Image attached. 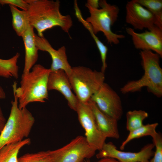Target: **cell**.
<instances>
[{"instance_id":"obj_19","label":"cell","mask_w":162,"mask_h":162,"mask_svg":"<svg viewBox=\"0 0 162 162\" xmlns=\"http://www.w3.org/2000/svg\"><path fill=\"white\" fill-rule=\"evenodd\" d=\"M20 54L17 52L10 58H0V76L6 78L13 77L17 79L19 77V67L17 62Z\"/></svg>"},{"instance_id":"obj_13","label":"cell","mask_w":162,"mask_h":162,"mask_svg":"<svg viewBox=\"0 0 162 162\" xmlns=\"http://www.w3.org/2000/svg\"><path fill=\"white\" fill-rule=\"evenodd\" d=\"M35 40L38 50L46 52L50 56L52 60L50 68L51 71L62 70L65 72L68 76H69L71 72L72 67L68 62L65 47L62 46L56 50L44 36L40 37L35 34Z\"/></svg>"},{"instance_id":"obj_5","label":"cell","mask_w":162,"mask_h":162,"mask_svg":"<svg viewBox=\"0 0 162 162\" xmlns=\"http://www.w3.org/2000/svg\"><path fill=\"white\" fill-rule=\"evenodd\" d=\"M100 8L95 9L86 3V6L90 13V16L86 20L91 25L93 32L95 34L99 32H103L108 43L117 44L119 39L125 38L122 34L113 32L111 28L117 20L119 10L115 5H111L105 0L99 1Z\"/></svg>"},{"instance_id":"obj_9","label":"cell","mask_w":162,"mask_h":162,"mask_svg":"<svg viewBox=\"0 0 162 162\" xmlns=\"http://www.w3.org/2000/svg\"><path fill=\"white\" fill-rule=\"evenodd\" d=\"M90 99L107 115L118 121L122 118L123 109L121 98L107 83L104 82Z\"/></svg>"},{"instance_id":"obj_7","label":"cell","mask_w":162,"mask_h":162,"mask_svg":"<svg viewBox=\"0 0 162 162\" xmlns=\"http://www.w3.org/2000/svg\"><path fill=\"white\" fill-rule=\"evenodd\" d=\"M96 151L82 136H77L60 148L49 150L52 162H82L85 159L93 156Z\"/></svg>"},{"instance_id":"obj_21","label":"cell","mask_w":162,"mask_h":162,"mask_svg":"<svg viewBox=\"0 0 162 162\" xmlns=\"http://www.w3.org/2000/svg\"><path fill=\"white\" fill-rule=\"evenodd\" d=\"M135 0L153 14L154 17V25L162 29V0Z\"/></svg>"},{"instance_id":"obj_23","label":"cell","mask_w":162,"mask_h":162,"mask_svg":"<svg viewBox=\"0 0 162 162\" xmlns=\"http://www.w3.org/2000/svg\"><path fill=\"white\" fill-rule=\"evenodd\" d=\"M17 162H52L49 150L27 153L18 158Z\"/></svg>"},{"instance_id":"obj_32","label":"cell","mask_w":162,"mask_h":162,"mask_svg":"<svg viewBox=\"0 0 162 162\" xmlns=\"http://www.w3.org/2000/svg\"><path fill=\"white\" fill-rule=\"evenodd\" d=\"M82 162H85L84 160L83 161H82Z\"/></svg>"},{"instance_id":"obj_10","label":"cell","mask_w":162,"mask_h":162,"mask_svg":"<svg viewBox=\"0 0 162 162\" xmlns=\"http://www.w3.org/2000/svg\"><path fill=\"white\" fill-rule=\"evenodd\" d=\"M154 147L153 143L148 144L137 152H125L117 149L112 142L105 143L96 154L97 158L109 157L115 158L120 162H150L153 156Z\"/></svg>"},{"instance_id":"obj_2","label":"cell","mask_w":162,"mask_h":162,"mask_svg":"<svg viewBox=\"0 0 162 162\" xmlns=\"http://www.w3.org/2000/svg\"><path fill=\"white\" fill-rule=\"evenodd\" d=\"M32 69L28 74H22L20 86L17 87L16 82L12 85L20 109L26 107L32 102H44L48 98L47 85L51 71L50 69L35 64Z\"/></svg>"},{"instance_id":"obj_18","label":"cell","mask_w":162,"mask_h":162,"mask_svg":"<svg viewBox=\"0 0 162 162\" xmlns=\"http://www.w3.org/2000/svg\"><path fill=\"white\" fill-rule=\"evenodd\" d=\"M9 6L12 15L13 28L17 35L21 37L30 25L27 11L20 10L13 6Z\"/></svg>"},{"instance_id":"obj_3","label":"cell","mask_w":162,"mask_h":162,"mask_svg":"<svg viewBox=\"0 0 162 162\" xmlns=\"http://www.w3.org/2000/svg\"><path fill=\"white\" fill-rule=\"evenodd\" d=\"M141 64L144 70L142 77L128 81L120 89L123 94L140 91L143 87L158 98L162 96V69L160 56L150 50L140 51Z\"/></svg>"},{"instance_id":"obj_15","label":"cell","mask_w":162,"mask_h":162,"mask_svg":"<svg viewBox=\"0 0 162 162\" xmlns=\"http://www.w3.org/2000/svg\"><path fill=\"white\" fill-rule=\"evenodd\" d=\"M88 103L93 112L98 127L104 136L118 139L119 137L118 121L100 110L91 99Z\"/></svg>"},{"instance_id":"obj_27","label":"cell","mask_w":162,"mask_h":162,"mask_svg":"<svg viewBox=\"0 0 162 162\" xmlns=\"http://www.w3.org/2000/svg\"><path fill=\"white\" fill-rule=\"evenodd\" d=\"M6 121L0 106V134L6 123Z\"/></svg>"},{"instance_id":"obj_17","label":"cell","mask_w":162,"mask_h":162,"mask_svg":"<svg viewBox=\"0 0 162 162\" xmlns=\"http://www.w3.org/2000/svg\"><path fill=\"white\" fill-rule=\"evenodd\" d=\"M31 139L26 138L17 142L6 145L0 149V162H17L20 150L30 144Z\"/></svg>"},{"instance_id":"obj_25","label":"cell","mask_w":162,"mask_h":162,"mask_svg":"<svg viewBox=\"0 0 162 162\" xmlns=\"http://www.w3.org/2000/svg\"><path fill=\"white\" fill-rule=\"evenodd\" d=\"M155 147L153 157L150 162H162V138L161 135L157 133L152 137Z\"/></svg>"},{"instance_id":"obj_33","label":"cell","mask_w":162,"mask_h":162,"mask_svg":"<svg viewBox=\"0 0 162 162\" xmlns=\"http://www.w3.org/2000/svg\"><path fill=\"white\" fill-rule=\"evenodd\" d=\"M0 9H1V8H0Z\"/></svg>"},{"instance_id":"obj_4","label":"cell","mask_w":162,"mask_h":162,"mask_svg":"<svg viewBox=\"0 0 162 162\" xmlns=\"http://www.w3.org/2000/svg\"><path fill=\"white\" fill-rule=\"evenodd\" d=\"M13 93L10 114L0 134V149L6 145L28 137L35 122L34 117L26 107L19 108L18 98Z\"/></svg>"},{"instance_id":"obj_24","label":"cell","mask_w":162,"mask_h":162,"mask_svg":"<svg viewBox=\"0 0 162 162\" xmlns=\"http://www.w3.org/2000/svg\"><path fill=\"white\" fill-rule=\"evenodd\" d=\"M74 9L76 17L78 20L81 22L90 33L96 43L99 52L103 53L105 52L107 49V47L100 41L96 34L94 33L90 24L83 18L79 7L76 6L74 8Z\"/></svg>"},{"instance_id":"obj_6","label":"cell","mask_w":162,"mask_h":162,"mask_svg":"<svg viewBox=\"0 0 162 162\" xmlns=\"http://www.w3.org/2000/svg\"><path fill=\"white\" fill-rule=\"evenodd\" d=\"M72 89L78 100L87 103L100 88L105 79L104 73L83 66L72 68L68 76Z\"/></svg>"},{"instance_id":"obj_28","label":"cell","mask_w":162,"mask_h":162,"mask_svg":"<svg viewBox=\"0 0 162 162\" xmlns=\"http://www.w3.org/2000/svg\"><path fill=\"white\" fill-rule=\"evenodd\" d=\"M99 3V0H88L86 4L93 8L98 9L100 7Z\"/></svg>"},{"instance_id":"obj_14","label":"cell","mask_w":162,"mask_h":162,"mask_svg":"<svg viewBox=\"0 0 162 162\" xmlns=\"http://www.w3.org/2000/svg\"><path fill=\"white\" fill-rule=\"evenodd\" d=\"M47 88L48 91L55 90L60 92L67 100L69 107L76 111L78 100L72 91L68 76L64 70L51 71Z\"/></svg>"},{"instance_id":"obj_26","label":"cell","mask_w":162,"mask_h":162,"mask_svg":"<svg viewBox=\"0 0 162 162\" xmlns=\"http://www.w3.org/2000/svg\"><path fill=\"white\" fill-rule=\"evenodd\" d=\"M0 4L2 5L8 4L18 7L25 11L27 10L28 6L26 0H0Z\"/></svg>"},{"instance_id":"obj_8","label":"cell","mask_w":162,"mask_h":162,"mask_svg":"<svg viewBox=\"0 0 162 162\" xmlns=\"http://www.w3.org/2000/svg\"><path fill=\"white\" fill-rule=\"evenodd\" d=\"M76 112L79 121L85 130L87 142L96 151L100 150L106 138L100 130L88 102L84 103L78 100Z\"/></svg>"},{"instance_id":"obj_30","label":"cell","mask_w":162,"mask_h":162,"mask_svg":"<svg viewBox=\"0 0 162 162\" xmlns=\"http://www.w3.org/2000/svg\"><path fill=\"white\" fill-rule=\"evenodd\" d=\"M5 98V93L3 88L0 86V99H4Z\"/></svg>"},{"instance_id":"obj_12","label":"cell","mask_w":162,"mask_h":162,"mask_svg":"<svg viewBox=\"0 0 162 162\" xmlns=\"http://www.w3.org/2000/svg\"><path fill=\"white\" fill-rule=\"evenodd\" d=\"M125 22L135 29L148 30L154 26L153 14L135 0L128 1L126 5Z\"/></svg>"},{"instance_id":"obj_22","label":"cell","mask_w":162,"mask_h":162,"mask_svg":"<svg viewBox=\"0 0 162 162\" xmlns=\"http://www.w3.org/2000/svg\"><path fill=\"white\" fill-rule=\"evenodd\" d=\"M148 116L147 112L142 110L128 111L126 114L127 130L130 132L142 126L143 121Z\"/></svg>"},{"instance_id":"obj_1","label":"cell","mask_w":162,"mask_h":162,"mask_svg":"<svg viewBox=\"0 0 162 162\" xmlns=\"http://www.w3.org/2000/svg\"><path fill=\"white\" fill-rule=\"evenodd\" d=\"M26 0L29 23L36 29L38 35L43 36L44 32L56 26L69 34L73 25L72 19L70 15L61 13L59 0Z\"/></svg>"},{"instance_id":"obj_16","label":"cell","mask_w":162,"mask_h":162,"mask_svg":"<svg viewBox=\"0 0 162 162\" xmlns=\"http://www.w3.org/2000/svg\"><path fill=\"white\" fill-rule=\"evenodd\" d=\"M34 28L30 25L21 36L25 49V63L22 74L24 75L31 71L38 59V50L35 44Z\"/></svg>"},{"instance_id":"obj_11","label":"cell","mask_w":162,"mask_h":162,"mask_svg":"<svg viewBox=\"0 0 162 162\" xmlns=\"http://www.w3.org/2000/svg\"><path fill=\"white\" fill-rule=\"evenodd\" d=\"M126 31L131 37L134 47L141 51H152L162 57V29L155 26L141 33L126 27Z\"/></svg>"},{"instance_id":"obj_20","label":"cell","mask_w":162,"mask_h":162,"mask_svg":"<svg viewBox=\"0 0 162 162\" xmlns=\"http://www.w3.org/2000/svg\"><path fill=\"white\" fill-rule=\"evenodd\" d=\"M158 123H155L151 124L143 125L142 126L129 132L126 139L122 143L120 149L123 150L126 145L130 141L136 138H140L144 136H150L152 137L157 133L156 129Z\"/></svg>"},{"instance_id":"obj_29","label":"cell","mask_w":162,"mask_h":162,"mask_svg":"<svg viewBox=\"0 0 162 162\" xmlns=\"http://www.w3.org/2000/svg\"><path fill=\"white\" fill-rule=\"evenodd\" d=\"M95 162H120L117 159L112 158L106 157L100 159Z\"/></svg>"},{"instance_id":"obj_31","label":"cell","mask_w":162,"mask_h":162,"mask_svg":"<svg viewBox=\"0 0 162 162\" xmlns=\"http://www.w3.org/2000/svg\"><path fill=\"white\" fill-rule=\"evenodd\" d=\"M85 162H90L88 160H87L86 161L84 160Z\"/></svg>"}]
</instances>
